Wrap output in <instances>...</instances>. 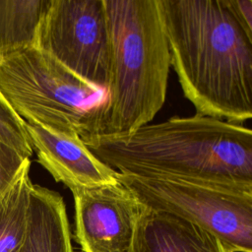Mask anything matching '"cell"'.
Instances as JSON below:
<instances>
[{
	"label": "cell",
	"instance_id": "10",
	"mask_svg": "<svg viewBox=\"0 0 252 252\" xmlns=\"http://www.w3.org/2000/svg\"><path fill=\"white\" fill-rule=\"evenodd\" d=\"M21 252H73L66 207L59 193L32 185L27 235Z\"/></svg>",
	"mask_w": 252,
	"mask_h": 252
},
{
	"label": "cell",
	"instance_id": "14",
	"mask_svg": "<svg viewBox=\"0 0 252 252\" xmlns=\"http://www.w3.org/2000/svg\"><path fill=\"white\" fill-rule=\"evenodd\" d=\"M30 160L19 151L0 141V196L12 185Z\"/></svg>",
	"mask_w": 252,
	"mask_h": 252
},
{
	"label": "cell",
	"instance_id": "3",
	"mask_svg": "<svg viewBox=\"0 0 252 252\" xmlns=\"http://www.w3.org/2000/svg\"><path fill=\"white\" fill-rule=\"evenodd\" d=\"M103 1L110 68L107 100L94 136H127L148 125L163 106L170 52L158 0Z\"/></svg>",
	"mask_w": 252,
	"mask_h": 252
},
{
	"label": "cell",
	"instance_id": "6",
	"mask_svg": "<svg viewBox=\"0 0 252 252\" xmlns=\"http://www.w3.org/2000/svg\"><path fill=\"white\" fill-rule=\"evenodd\" d=\"M34 46L107 92L110 38L103 0H51Z\"/></svg>",
	"mask_w": 252,
	"mask_h": 252
},
{
	"label": "cell",
	"instance_id": "9",
	"mask_svg": "<svg viewBox=\"0 0 252 252\" xmlns=\"http://www.w3.org/2000/svg\"><path fill=\"white\" fill-rule=\"evenodd\" d=\"M131 252L228 251L218 238L194 222L146 208L138 221Z\"/></svg>",
	"mask_w": 252,
	"mask_h": 252
},
{
	"label": "cell",
	"instance_id": "5",
	"mask_svg": "<svg viewBox=\"0 0 252 252\" xmlns=\"http://www.w3.org/2000/svg\"><path fill=\"white\" fill-rule=\"evenodd\" d=\"M117 179L146 208L194 222L228 252H252L251 192L119 172Z\"/></svg>",
	"mask_w": 252,
	"mask_h": 252
},
{
	"label": "cell",
	"instance_id": "7",
	"mask_svg": "<svg viewBox=\"0 0 252 252\" xmlns=\"http://www.w3.org/2000/svg\"><path fill=\"white\" fill-rule=\"evenodd\" d=\"M72 194L74 237L83 252H131L146 208L129 190L118 181Z\"/></svg>",
	"mask_w": 252,
	"mask_h": 252
},
{
	"label": "cell",
	"instance_id": "1",
	"mask_svg": "<svg viewBox=\"0 0 252 252\" xmlns=\"http://www.w3.org/2000/svg\"><path fill=\"white\" fill-rule=\"evenodd\" d=\"M171 67L196 114L252 120V38L229 0H158Z\"/></svg>",
	"mask_w": 252,
	"mask_h": 252
},
{
	"label": "cell",
	"instance_id": "4",
	"mask_svg": "<svg viewBox=\"0 0 252 252\" xmlns=\"http://www.w3.org/2000/svg\"><path fill=\"white\" fill-rule=\"evenodd\" d=\"M0 94L24 121L81 139L96 134L107 100L106 90L35 46L0 56Z\"/></svg>",
	"mask_w": 252,
	"mask_h": 252
},
{
	"label": "cell",
	"instance_id": "2",
	"mask_svg": "<svg viewBox=\"0 0 252 252\" xmlns=\"http://www.w3.org/2000/svg\"><path fill=\"white\" fill-rule=\"evenodd\" d=\"M82 140L119 173L252 193V129L241 124L195 113L148 124L127 136Z\"/></svg>",
	"mask_w": 252,
	"mask_h": 252
},
{
	"label": "cell",
	"instance_id": "8",
	"mask_svg": "<svg viewBox=\"0 0 252 252\" xmlns=\"http://www.w3.org/2000/svg\"><path fill=\"white\" fill-rule=\"evenodd\" d=\"M25 127L38 162L72 193L118 182L117 171L96 158L81 137L53 132L32 121H25Z\"/></svg>",
	"mask_w": 252,
	"mask_h": 252
},
{
	"label": "cell",
	"instance_id": "15",
	"mask_svg": "<svg viewBox=\"0 0 252 252\" xmlns=\"http://www.w3.org/2000/svg\"><path fill=\"white\" fill-rule=\"evenodd\" d=\"M252 38V0H229Z\"/></svg>",
	"mask_w": 252,
	"mask_h": 252
},
{
	"label": "cell",
	"instance_id": "11",
	"mask_svg": "<svg viewBox=\"0 0 252 252\" xmlns=\"http://www.w3.org/2000/svg\"><path fill=\"white\" fill-rule=\"evenodd\" d=\"M51 0H0V56L34 46Z\"/></svg>",
	"mask_w": 252,
	"mask_h": 252
},
{
	"label": "cell",
	"instance_id": "13",
	"mask_svg": "<svg viewBox=\"0 0 252 252\" xmlns=\"http://www.w3.org/2000/svg\"><path fill=\"white\" fill-rule=\"evenodd\" d=\"M0 141L19 151L27 158L33 152L32 142L25 127V121L19 117L0 94Z\"/></svg>",
	"mask_w": 252,
	"mask_h": 252
},
{
	"label": "cell",
	"instance_id": "12",
	"mask_svg": "<svg viewBox=\"0 0 252 252\" xmlns=\"http://www.w3.org/2000/svg\"><path fill=\"white\" fill-rule=\"evenodd\" d=\"M31 160L0 196V252H21L26 240L32 183Z\"/></svg>",
	"mask_w": 252,
	"mask_h": 252
}]
</instances>
